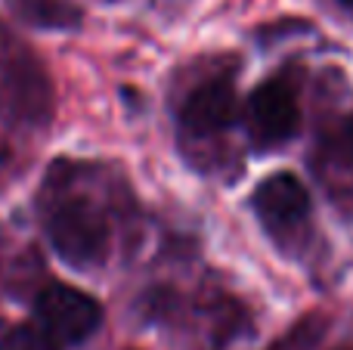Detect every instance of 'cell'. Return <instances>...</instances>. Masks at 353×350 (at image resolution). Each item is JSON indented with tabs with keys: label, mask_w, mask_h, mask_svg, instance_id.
<instances>
[{
	"label": "cell",
	"mask_w": 353,
	"mask_h": 350,
	"mask_svg": "<svg viewBox=\"0 0 353 350\" xmlns=\"http://www.w3.org/2000/svg\"><path fill=\"white\" fill-rule=\"evenodd\" d=\"M248 121L254 130L257 143L273 146V143H285L294 136L301 124V109L294 90L285 81H267L261 84L248 99Z\"/></svg>",
	"instance_id": "3"
},
{
	"label": "cell",
	"mask_w": 353,
	"mask_h": 350,
	"mask_svg": "<svg viewBox=\"0 0 353 350\" xmlns=\"http://www.w3.org/2000/svg\"><path fill=\"white\" fill-rule=\"evenodd\" d=\"M10 6L37 28H72L81 12L65 0H10Z\"/></svg>",
	"instance_id": "6"
},
{
	"label": "cell",
	"mask_w": 353,
	"mask_h": 350,
	"mask_svg": "<svg viewBox=\"0 0 353 350\" xmlns=\"http://www.w3.org/2000/svg\"><path fill=\"white\" fill-rule=\"evenodd\" d=\"M344 3H353V0H344Z\"/></svg>",
	"instance_id": "9"
},
{
	"label": "cell",
	"mask_w": 353,
	"mask_h": 350,
	"mask_svg": "<svg viewBox=\"0 0 353 350\" xmlns=\"http://www.w3.org/2000/svg\"><path fill=\"white\" fill-rule=\"evenodd\" d=\"M344 134H347V146H350V152H353V118L347 121V127H344Z\"/></svg>",
	"instance_id": "8"
},
{
	"label": "cell",
	"mask_w": 353,
	"mask_h": 350,
	"mask_svg": "<svg viewBox=\"0 0 353 350\" xmlns=\"http://www.w3.org/2000/svg\"><path fill=\"white\" fill-rule=\"evenodd\" d=\"M239 115V96L236 87L230 81H211L201 84L199 90L189 93V99L183 103L180 121L192 134H217V130L230 127Z\"/></svg>",
	"instance_id": "5"
},
{
	"label": "cell",
	"mask_w": 353,
	"mask_h": 350,
	"mask_svg": "<svg viewBox=\"0 0 353 350\" xmlns=\"http://www.w3.org/2000/svg\"><path fill=\"white\" fill-rule=\"evenodd\" d=\"M53 251L72 267H93L109 251V227L103 214L84 202H68L47 223Z\"/></svg>",
	"instance_id": "1"
},
{
	"label": "cell",
	"mask_w": 353,
	"mask_h": 350,
	"mask_svg": "<svg viewBox=\"0 0 353 350\" xmlns=\"http://www.w3.org/2000/svg\"><path fill=\"white\" fill-rule=\"evenodd\" d=\"M34 316L37 326L47 329L59 344H81L99 329L103 307L87 291L53 282L47 289H41V295H37Z\"/></svg>",
	"instance_id": "2"
},
{
	"label": "cell",
	"mask_w": 353,
	"mask_h": 350,
	"mask_svg": "<svg viewBox=\"0 0 353 350\" xmlns=\"http://www.w3.org/2000/svg\"><path fill=\"white\" fill-rule=\"evenodd\" d=\"M251 205L270 229H292L310 214V192L294 174L279 171L257 186Z\"/></svg>",
	"instance_id": "4"
},
{
	"label": "cell",
	"mask_w": 353,
	"mask_h": 350,
	"mask_svg": "<svg viewBox=\"0 0 353 350\" xmlns=\"http://www.w3.org/2000/svg\"><path fill=\"white\" fill-rule=\"evenodd\" d=\"M0 350H62V344L41 326H16L3 335Z\"/></svg>",
	"instance_id": "7"
}]
</instances>
